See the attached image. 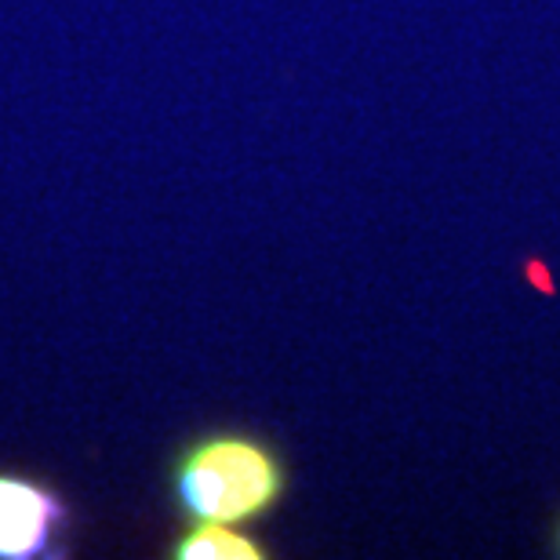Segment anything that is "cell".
Instances as JSON below:
<instances>
[{"mask_svg":"<svg viewBox=\"0 0 560 560\" xmlns=\"http://www.w3.org/2000/svg\"><path fill=\"white\" fill-rule=\"evenodd\" d=\"M172 560H262L266 550L259 539L241 532V524H186L175 535Z\"/></svg>","mask_w":560,"mask_h":560,"instance_id":"3","label":"cell"},{"mask_svg":"<svg viewBox=\"0 0 560 560\" xmlns=\"http://www.w3.org/2000/svg\"><path fill=\"white\" fill-rule=\"evenodd\" d=\"M73 528V506L59 485L0 466V560L70 557Z\"/></svg>","mask_w":560,"mask_h":560,"instance_id":"2","label":"cell"},{"mask_svg":"<svg viewBox=\"0 0 560 560\" xmlns=\"http://www.w3.org/2000/svg\"><path fill=\"white\" fill-rule=\"evenodd\" d=\"M288 491L277 447L248 430H205L167 463V495L186 524H252Z\"/></svg>","mask_w":560,"mask_h":560,"instance_id":"1","label":"cell"}]
</instances>
